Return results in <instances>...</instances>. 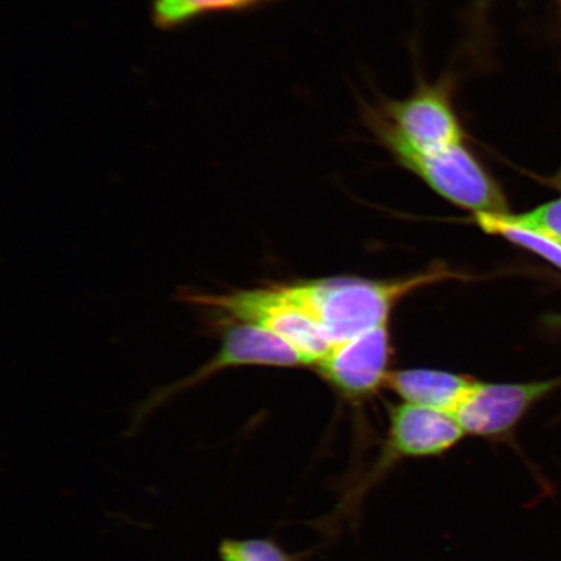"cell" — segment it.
I'll use <instances>...</instances> for the list:
<instances>
[{
	"mask_svg": "<svg viewBox=\"0 0 561 561\" xmlns=\"http://www.w3.org/2000/svg\"><path fill=\"white\" fill-rule=\"evenodd\" d=\"M466 278L447 266L397 279L329 277L285 284L334 343L388 324L396 306L413 291L444 280Z\"/></svg>",
	"mask_w": 561,
	"mask_h": 561,
	"instance_id": "6da1fadb",
	"label": "cell"
},
{
	"mask_svg": "<svg viewBox=\"0 0 561 561\" xmlns=\"http://www.w3.org/2000/svg\"><path fill=\"white\" fill-rule=\"evenodd\" d=\"M467 434L453 415L410 403L389 404L388 431L377 458L353 482L321 525L333 526L354 518L363 501L402 462L436 459L454 450Z\"/></svg>",
	"mask_w": 561,
	"mask_h": 561,
	"instance_id": "7a4b0ae2",
	"label": "cell"
},
{
	"mask_svg": "<svg viewBox=\"0 0 561 561\" xmlns=\"http://www.w3.org/2000/svg\"><path fill=\"white\" fill-rule=\"evenodd\" d=\"M181 300L213 312L219 322H251L276 333L314 367L332 347L318 321L287 291L285 284L226 294L184 291Z\"/></svg>",
	"mask_w": 561,
	"mask_h": 561,
	"instance_id": "3957f363",
	"label": "cell"
},
{
	"mask_svg": "<svg viewBox=\"0 0 561 561\" xmlns=\"http://www.w3.org/2000/svg\"><path fill=\"white\" fill-rule=\"evenodd\" d=\"M398 163L415 173L442 198L474 215L510 214L506 195L465 144L437 151H417L376 130Z\"/></svg>",
	"mask_w": 561,
	"mask_h": 561,
	"instance_id": "277c9868",
	"label": "cell"
},
{
	"mask_svg": "<svg viewBox=\"0 0 561 561\" xmlns=\"http://www.w3.org/2000/svg\"><path fill=\"white\" fill-rule=\"evenodd\" d=\"M221 331V347L213 359L202 366L193 375L182 380L160 388L153 394L140 403L133 415L130 424L131 433L137 432L147 416L158 410L160 405L182 391L194 388L210 377L227 368L234 367H277V368H304L310 367L306 357L280 339L279 335L261 325L251 322L230 321L224 322Z\"/></svg>",
	"mask_w": 561,
	"mask_h": 561,
	"instance_id": "5b68a950",
	"label": "cell"
},
{
	"mask_svg": "<svg viewBox=\"0 0 561 561\" xmlns=\"http://www.w3.org/2000/svg\"><path fill=\"white\" fill-rule=\"evenodd\" d=\"M559 389L561 377L530 382L477 381L454 417L467 436L507 445L522 454L516 442L518 426L539 402Z\"/></svg>",
	"mask_w": 561,
	"mask_h": 561,
	"instance_id": "8992f818",
	"label": "cell"
},
{
	"mask_svg": "<svg viewBox=\"0 0 561 561\" xmlns=\"http://www.w3.org/2000/svg\"><path fill=\"white\" fill-rule=\"evenodd\" d=\"M392 347L388 324L334 343L313 367L345 401L363 403L386 388Z\"/></svg>",
	"mask_w": 561,
	"mask_h": 561,
	"instance_id": "52a82bcc",
	"label": "cell"
},
{
	"mask_svg": "<svg viewBox=\"0 0 561 561\" xmlns=\"http://www.w3.org/2000/svg\"><path fill=\"white\" fill-rule=\"evenodd\" d=\"M375 125L376 130L389 133L417 151L465 144V130L446 85L423 87L404 101L390 104Z\"/></svg>",
	"mask_w": 561,
	"mask_h": 561,
	"instance_id": "ba28073f",
	"label": "cell"
},
{
	"mask_svg": "<svg viewBox=\"0 0 561 561\" xmlns=\"http://www.w3.org/2000/svg\"><path fill=\"white\" fill-rule=\"evenodd\" d=\"M479 380L467 375L439 369L391 371L386 388L402 402L453 415Z\"/></svg>",
	"mask_w": 561,
	"mask_h": 561,
	"instance_id": "9c48e42d",
	"label": "cell"
},
{
	"mask_svg": "<svg viewBox=\"0 0 561 561\" xmlns=\"http://www.w3.org/2000/svg\"><path fill=\"white\" fill-rule=\"evenodd\" d=\"M266 2L271 0H152V13L158 26L172 30L208 13L243 11Z\"/></svg>",
	"mask_w": 561,
	"mask_h": 561,
	"instance_id": "30bf717a",
	"label": "cell"
},
{
	"mask_svg": "<svg viewBox=\"0 0 561 561\" xmlns=\"http://www.w3.org/2000/svg\"><path fill=\"white\" fill-rule=\"evenodd\" d=\"M474 219L486 233L500 236L518 248L533 252L561 271V242L537 233L535 230L517 227L504 219L503 215L481 214L474 215Z\"/></svg>",
	"mask_w": 561,
	"mask_h": 561,
	"instance_id": "8fae6325",
	"label": "cell"
},
{
	"mask_svg": "<svg viewBox=\"0 0 561 561\" xmlns=\"http://www.w3.org/2000/svg\"><path fill=\"white\" fill-rule=\"evenodd\" d=\"M310 551L290 552L275 538H222L217 547L220 561H305Z\"/></svg>",
	"mask_w": 561,
	"mask_h": 561,
	"instance_id": "7c38bea8",
	"label": "cell"
},
{
	"mask_svg": "<svg viewBox=\"0 0 561 561\" xmlns=\"http://www.w3.org/2000/svg\"><path fill=\"white\" fill-rule=\"evenodd\" d=\"M504 219L561 242V198L545 203L523 214H504Z\"/></svg>",
	"mask_w": 561,
	"mask_h": 561,
	"instance_id": "4fadbf2b",
	"label": "cell"
}]
</instances>
